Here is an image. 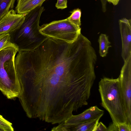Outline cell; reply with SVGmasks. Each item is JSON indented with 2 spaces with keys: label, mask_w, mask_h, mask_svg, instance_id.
Returning <instances> with one entry per match:
<instances>
[{
  "label": "cell",
  "mask_w": 131,
  "mask_h": 131,
  "mask_svg": "<svg viewBox=\"0 0 131 131\" xmlns=\"http://www.w3.org/2000/svg\"><path fill=\"white\" fill-rule=\"evenodd\" d=\"M16 0H0V20L14 8Z\"/></svg>",
  "instance_id": "obj_13"
},
{
  "label": "cell",
  "mask_w": 131,
  "mask_h": 131,
  "mask_svg": "<svg viewBox=\"0 0 131 131\" xmlns=\"http://www.w3.org/2000/svg\"><path fill=\"white\" fill-rule=\"evenodd\" d=\"M104 113V111L100 109L97 106H91L79 114H73L60 124L66 125H75L97 118H101Z\"/></svg>",
  "instance_id": "obj_9"
},
{
  "label": "cell",
  "mask_w": 131,
  "mask_h": 131,
  "mask_svg": "<svg viewBox=\"0 0 131 131\" xmlns=\"http://www.w3.org/2000/svg\"><path fill=\"white\" fill-rule=\"evenodd\" d=\"M18 97L26 115L50 122L65 120L85 106L92 86L75 52L52 45L15 58Z\"/></svg>",
  "instance_id": "obj_1"
},
{
  "label": "cell",
  "mask_w": 131,
  "mask_h": 131,
  "mask_svg": "<svg viewBox=\"0 0 131 131\" xmlns=\"http://www.w3.org/2000/svg\"><path fill=\"white\" fill-rule=\"evenodd\" d=\"M70 16L67 18L72 23L77 26L81 25L80 18L81 16V10L77 8L74 9L71 12Z\"/></svg>",
  "instance_id": "obj_14"
},
{
  "label": "cell",
  "mask_w": 131,
  "mask_h": 131,
  "mask_svg": "<svg viewBox=\"0 0 131 131\" xmlns=\"http://www.w3.org/2000/svg\"><path fill=\"white\" fill-rule=\"evenodd\" d=\"M98 42L99 44V53L102 57H105L107 53L109 48L111 47L110 45L108 37L105 34H101L100 36Z\"/></svg>",
  "instance_id": "obj_11"
},
{
  "label": "cell",
  "mask_w": 131,
  "mask_h": 131,
  "mask_svg": "<svg viewBox=\"0 0 131 131\" xmlns=\"http://www.w3.org/2000/svg\"><path fill=\"white\" fill-rule=\"evenodd\" d=\"M12 124L0 115V128L3 131H13Z\"/></svg>",
  "instance_id": "obj_15"
},
{
  "label": "cell",
  "mask_w": 131,
  "mask_h": 131,
  "mask_svg": "<svg viewBox=\"0 0 131 131\" xmlns=\"http://www.w3.org/2000/svg\"><path fill=\"white\" fill-rule=\"evenodd\" d=\"M94 131H108L107 127L102 122H99Z\"/></svg>",
  "instance_id": "obj_18"
},
{
  "label": "cell",
  "mask_w": 131,
  "mask_h": 131,
  "mask_svg": "<svg viewBox=\"0 0 131 131\" xmlns=\"http://www.w3.org/2000/svg\"><path fill=\"white\" fill-rule=\"evenodd\" d=\"M118 78L127 117L131 123V55L124 61Z\"/></svg>",
  "instance_id": "obj_6"
},
{
  "label": "cell",
  "mask_w": 131,
  "mask_h": 131,
  "mask_svg": "<svg viewBox=\"0 0 131 131\" xmlns=\"http://www.w3.org/2000/svg\"><path fill=\"white\" fill-rule=\"evenodd\" d=\"M40 32L48 37L72 43L81 34L80 26L71 23L67 18L43 24L40 26Z\"/></svg>",
  "instance_id": "obj_5"
},
{
  "label": "cell",
  "mask_w": 131,
  "mask_h": 131,
  "mask_svg": "<svg viewBox=\"0 0 131 131\" xmlns=\"http://www.w3.org/2000/svg\"><path fill=\"white\" fill-rule=\"evenodd\" d=\"M18 50L12 47L0 51V90L9 99L18 97L20 86L15 66Z\"/></svg>",
  "instance_id": "obj_4"
},
{
  "label": "cell",
  "mask_w": 131,
  "mask_h": 131,
  "mask_svg": "<svg viewBox=\"0 0 131 131\" xmlns=\"http://www.w3.org/2000/svg\"><path fill=\"white\" fill-rule=\"evenodd\" d=\"M9 47H13L19 51L18 46L12 42L10 34L6 33L0 34V51Z\"/></svg>",
  "instance_id": "obj_12"
},
{
  "label": "cell",
  "mask_w": 131,
  "mask_h": 131,
  "mask_svg": "<svg viewBox=\"0 0 131 131\" xmlns=\"http://www.w3.org/2000/svg\"><path fill=\"white\" fill-rule=\"evenodd\" d=\"M67 0H57L55 6L57 9H63L67 7Z\"/></svg>",
  "instance_id": "obj_17"
},
{
  "label": "cell",
  "mask_w": 131,
  "mask_h": 131,
  "mask_svg": "<svg viewBox=\"0 0 131 131\" xmlns=\"http://www.w3.org/2000/svg\"><path fill=\"white\" fill-rule=\"evenodd\" d=\"M46 0H17L16 11L18 14H26L38 6H41Z\"/></svg>",
  "instance_id": "obj_10"
},
{
  "label": "cell",
  "mask_w": 131,
  "mask_h": 131,
  "mask_svg": "<svg viewBox=\"0 0 131 131\" xmlns=\"http://www.w3.org/2000/svg\"><path fill=\"white\" fill-rule=\"evenodd\" d=\"M99 90L101 105L108 112L113 122L131 123L127 117L119 78L101 79L99 83Z\"/></svg>",
  "instance_id": "obj_2"
},
{
  "label": "cell",
  "mask_w": 131,
  "mask_h": 131,
  "mask_svg": "<svg viewBox=\"0 0 131 131\" xmlns=\"http://www.w3.org/2000/svg\"><path fill=\"white\" fill-rule=\"evenodd\" d=\"M119 22L122 41V56L125 61L131 55V20L125 18Z\"/></svg>",
  "instance_id": "obj_8"
},
{
  "label": "cell",
  "mask_w": 131,
  "mask_h": 131,
  "mask_svg": "<svg viewBox=\"0 0 131 131\" xmlns=\"http://www.w3.org/2000/svg\"><path fill=\"white\" fill-rule=\"evenodd\" d=\"M44 10L43 7L39 6L25 14L23 22L15 32L17 34L14 43L18 47L19 50H34L48 38L39 31L40 18Z\"/></svg>",
  "instance_id": "obj_3"
},
{
  "label": "cell",
  "mask_w": 131,
  "mask_h": 131,
  "mask_svg": "<svg viewBox=\"0 0 131 131\" xmlns=\"http://www.w3.org/2000/svg\"><path fill=\"white\" fill-rule=\"evenodd\" d=\"M25 14L17 13L13 9L0 20V34L14 32L19 29L23 22Z\"/></svg>",
  "instance_id": "obj_7"
},
{
  "label": "cell",
  "mask_w": 131,
  "mask_h": 131,
  "mask_svg": "<svg viewBox=\"0 0 131 131\" xmlns=\"http://www.w3.org/2000/svg\"><path fill=\"white\" fill-rule=\"evenodd\" d=\"M106 1L112 3L114 5H116L117 4L120 0H106Z\"/></svg>",
  "instance_id": "obj_19"
},
{
  "label": "cell",
  "mask_w": 131,
  "mask_h": 131,
  "mask_svg": "<svg viewBox=\"0 0 131 131\" xmlns=\"http://www.w3.org/2000/svg\"><path fill=\"white\" fill-rule=\"evenodd\" d=\"M116 131H131V123L116 124Z\"/></svg>",
  "instance_id": "obj_16"
},
{
  "label": "cell",
  "mask_w": 131,
  "mask_h": 131,
  "mask_svg": "<svg viewBox=\"0 0 131 131\" xmlns=\"http://www.w3.org/2000/svg\"><path fill=\"white\" fill-rule=\"evenodd\" d=\"M0 131H3V130L0 128Z\"/></svg>",
  "instance_id": "obj_20"
}]
</instances>
